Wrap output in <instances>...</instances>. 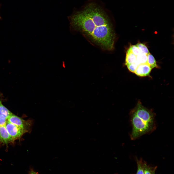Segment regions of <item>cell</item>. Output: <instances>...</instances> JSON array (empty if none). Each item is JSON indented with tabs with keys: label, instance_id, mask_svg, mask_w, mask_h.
Here are the masks:
<instances>
[{
	"label": "cell",
	"instance_id": "1",
	"mask_svg": "<svg viewBox=\"0 0 174 174\" xmlns=\"http://www.w3.org/2000/svg\"><path fill=\"white\" fill-rule=\"evenodd\" d=\"M67 18L70 31L80 32L102 49L110 51L114 49L115 35L113 26L101 8L92 4Z\"/></svg>",
	"mask_w": 174,
	"mask_h": 174
},
{
	"label": "cell",
	"instance_id": "2",
	"mask_svg": "<svg viewBox=\"0 0 174 174\" xmlns=\"http://www.w3.org/2000/svg\"><path fill=\"white\" fill-rule=\"evenodd\" d=\"M155 117V114L152 110L144 106L138 101L130 113L132 127L131 139H135L154 130L156 128Z\"/></svg>",
	"mask_w": 174,
	"mask_h": 174
},
{
	"label": "cell",
	"instance_id": "3",
	"mask_svg": "<svg viewBox=\"0 0 174 174\" xmlns=\"http://www.w3.org/2000/svg\"><path fill=\"white\" fill-rule=\"evenodd\" d=\"M7 120L9 122L25 130L27 132L30 130L33 123L32 120H25L13 114L10 116Z\"/></svg>",
	"mask_w": 174,
	"mask_h": 174
},
{
	"label": "cell",
	"instance_id": "4",
	"mask_svg": "<svg viewBox=\"0 0 174 174\" xmlns=\"http://www.w3.org/2000/svg\"><path fill=\"white\" fill-rule=\"evenodd\" d=\"M5 126L9 134L14 140L20 138L27 132L25 130L11 123L8 120Z\"/></svg>",
	"mask_w": 174,
	"mask_h": 174
},
{
	"label": "cell",
	"instance_id": "5",
	"mask_svg": "<svg viewBox=\"0 0 174 174\" xmlns=\"http://www.w3.org/2000/svg\"><path fill=\"white\" fill-rule=\"evenodd\" d=\"M152 69L147 63L138 65L134 73L138 76L145 77L149 75Z\"/></svg>",
	"mask_w": 174,
	"mask_h": 174
},
{
	"label": "cell",
	"instance_id": "6",
	"mask_svg": "<svg viewBox=\"0 0 174 174\" xmlns=\"http://www.w3.org/2000/svg\"><path fill=\"white\" fill-rule=\"evenodd\" d=\"M14 140L10 135L5 126H0V141L4 144L12 143Z\"/></svg>",
	"mask_w": 174,
	"mask_h": 174
},
{
	"label": "cell",
	"instance_id": "7",
	"mask_svg": "<svg viewBox=\"0 0 174 174\" xmlns=\"http://www.w3.org/2000/svg\"><path fill=\"white\" fill-rule=\"evenodd\" d=\"M134 63H137L136 56L131 52L128 49L126 53L125 64L127 65Z\"/></svg>",
	"mask_w": 174,
	"mask_h": 174
},
{
	"label": "cell",
	"instance_id": "8",
	"mask_svg": "<svg viewBox=\"0 0 174 174\" xmlns=\"http://www.w3.org/2000/svg\"><path fill=\"white\" fill-rule=\"evenodd\" d=\"M147 63L152 69L154 68H159L156 61L153 56L150 53L147 55Z\"/></svg>",
	"mask_w": 174,
	"mask_h": 174
},
{
	"label": "cell",
	"instance_id": "9",
	"mask_svg": "<svg viewBox=\"0 0 174 174\" xmlns=\"http://www.w3.org/2000/svg\"><path fill=\"white\" fill-rule=\"evenodd\" d=\"M13 114L2 104H0V115H2L7 119Z\"/></svg>",
	"mask_w": 174,
	"mask_h": 174
},
{
	"label": "cell",
	"instance_id": "10",
	"mask_svg": "<svg viewBox=\"0 0 174 174\" xmlns=\"http://www.w3.org/2000/svg\"><path fill=\"white\" fill-rule=\"evenodd\" d=\"M147 56L146 54L141 53L136 56V62L139 65L147 63Z\"/></svg>",
	"mask_w": 174,
	"mask_h": 174
},
{
	"label": "cell",
	"instance_id": "11",
	"mask_svg": "<svg viewBox=\"0 0 174 174\" xmlns=\"http://www.w3.org/2000/svg\"><path fill=\"white\" fill-rule=\"evenodd\" d=\"M144 174H152L155 172L156 167H150L145 162H144L143 164Z\"/></svg>",
	"mask_w": 174,
	"mask_h": 174
},
{
	"label": "cell",
	"instance_id": "12",
	"mask_svg": "<svg viewBox=\"0 0 174 174\" xmlns=\"http://www.w3.org/2000/svg\"><path fill=\"white\" fill-rule=\"evenodd\" d=\"M137 171L136 174H144V162L142 159L137 160Z\"/></svg>",
	"mask_w": 174,
	"mask_h": 174
},
{
	"label": "cell",
	"instance_id": "13",
	"mask_svg": "<svg viewBox=\"0 0 174 174\" xmlns=\"http://www.w3.org/2000/svg\"><path fill=\"white\" fill-rule=\"evenodd\" d=\"M136 45L138 48L141 53H144L147 55L150 53L147 47L145 44L138 43Z\"/></svg>",
	"mask_w": 174,
	"mask_h": 174
},
{
	"label": "cell",
	"instance_id": "14",
	"mask_svg": "<svg viewBox=\"0 0 174 174\" xmlns=\"http://www.w3.org/2000/svg\"><path fill=\"white\" fill-rule=\"evenodd\" d=\"M129 49L131 52L136 56L141 53L139 50L136 45L131 46Z\"/></svg>",
	"mask_w": 174,
	"mask_h": 174
},
{
	"label": "cell",
	"instance_id": "15",
	"mask_svg": "<svg viewBox=\"0 0 174 174\" xmlns=\"http://www.w3.org/2000/svg\"><path fill=\"white\" fill-rule=\"evenodd\" d=\"M138 65L136 63H133L127 65L128 69L130 72L134 73Z\"/></svg>",
	"mask_w": 174,
	"mask_h": 174
},
{
	"label": "cell",
	"instance_id": "16",
	"mask_svg": "<svg viewBox=\"0 0 174 174\" xmlns=\"http://www.w3.org/2000/svg\"><path fill=\"white\" fill-rule=\"evenodd\" d=\"M7 121V119L4 116L0 115V126H5Z\"/></svg>",
	"mask_w": 174,
	"mask_h": 174
},
{
	"label": "cell",
	"instance_id": "17",
	"mask_svg": "<svg viewBox=\"0 0 174 174\" xmlns=\"http://www.w3.org/2000/svg\"><path fill=\"white\" fill-rule=\"evenodd\" d=\"M30 174H39L38 172L35 171L34 170L32 169L29 172Z\"/></svg>",
	"mask_w": 174,
	"mask_h": 174
},
{
	"label": "cell",
	"instance_id": "18",
	"mask_svg": "<svg viewBox=\"0 0 174 174\" xmlns=\"http://www.w3.org/2000/svg\"><path fill=\"white\" fill-rule=\"evenodd\" d=\"M152 174H155V172L153 173Z\"/></svg>",
	"mask_w": 174,
	"mask_h": 174
},
{
	"label": "cell",
	"instance_id": "19",
	"mask_svg": "<svg viewBox=\"0 0 174 174\" xmlns=\"http://www.w3.org/2000/svg\"><path fill=\"white\" fill-rule=\"evenodd\" d=\"M1 103V102L0 101V104Z\"/></svg>",
	"mask_w": 174,
	"mask_h": 174
},
{
	"label": "cell",
	"instance_id": "20",
	"mask_svg": "<svg viewBox=\"0 0 174 174\" xmlns=\"http://www.w3.org/2000/svg\"><path fill=\"white\" fill-rule=\"evenodd\" d=\"M1 18V17H0V19Z\"/></svg>",
	"mask_w": 174,
	"mask_h": 174
}]
</instances>
